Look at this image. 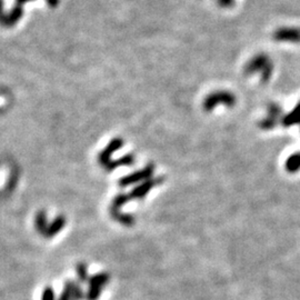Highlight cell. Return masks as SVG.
Listing matches in <instances>:
<instances>
[{"label": "cell", "instance_id": "obj_8", "mask_svg": "<svg viewBox=\"0 0 300 300\" xmlns=\"http://www.w3.org/2000/svg\"><path fill=\"white\" fill-rule=\"evenodd\" d=\"M70 286H71L72 298H74V300H83L86 298V295L84 294L82 287H80L78 282L70 281Z\"/></svg>", "mask_w": 300, "mask_h": 300}, {"label": "cell", "instance_id": "obj_9", "mask_svg": "<svg viewBox=\"0 0 300 300\" xmlns=\"http://www.w3.org/2000/svg\"><path fill=\"white\" fill-rule=\"evenodd\" d=\"M77 276H78V279L82 282L89 281L88 268L85 263H79V265L77 266Z\"/></svg>", "mask_w": 300, "mask_h": 300}, {"label": "cell", "instance_id": "obj_5", "mask_svg": "<svg viewBox=\"0 0 300 300\" xmlns=\"http://www.w3.org/2000/svg\"><path fill=\"white\" fill-rule=\"evenodd\" d=\"M151 173H152V167H151V166H150V167L148 166V167L145 168L143 171L136 172V173H133V175L123 178V179L120 180V185L128 186L130 184H133V182H137L139 180H144V179H146V178L151 176Z\"/></svg>", "mask_w": 300, "mask_h": 300}, {"label": "cell", "instance_id": "obj_4", "mask_svg": "<svg viewBox=\"0 0 300 300\" xmlns=\"http://www.w3.org/2000/svg\"><path fill=\"white\" fill-rule=\"evenodd\" d=\"M121 145H123V140L119 139V138H117V139L112 140L110 144H109L108 147L104 150L103 152H101L100 155V163L103 164V166L105 167H107V166L110 164V156L112 152H115L116 150H118Z\"/></svg>", "mask_w": 300, "mask_h": 300}, {"label": "cell", "instance_id": "obj_2", "mask_svg": "<svg viewBox=\"0 0 300 300\" xmlns=\"http://www.w3.org/2000/svg\"><path fill=\"white\" fill-rule=\"evenodd\" d=\"M274 39L277 43H300V28L295 26L279 27L274 31Z\"/></svg>", "mask_w": 300, "mask_h": 300}, {"label": "cell", "instance_id": "obj_13", "mask_svg": "<svg viewBox=\"0 0 300 300\" xmlns=\"http://www.w3.org/2000/svg\"><path fill=\"white\" fill-rule=\"evenodd\" d=\"M218 6L221 8H225V9H228V8H232L236 3V0H216Z\"/></svg>", "mask_w": 300, "mask_h": 300}, {"label": "cell", "instance_id": "obj_3", "mask_svg": "<svg viewBox=\"0 0 300 300\" xmlns=\"http://www.w3.org/2000/svg\"><path fill=\"white\" fill-rule=\"evenodd\" d=\"M247 70L248 72L260 71L263 78H267L273 70V64H271V60L267 55H257L249 62Z\"/></svg>", "mask_w": 300, "mask_h": 300}, {"label": "cell", "instance_id": "obj_10", "mask_svg": "<svg viewBox=\"0 0 300 300\" xmlns=\"http://www.w3.org/2000/svg\"><path fill=\"white\" fill-rule=\"evenodd\" d=\"M58 300H74V298H72V293H71L70 280H68L66 281V283H64V290Z\"/></svg>", "mask_w": 300, "mask_h": 300}, {"label": "cell", "instance_id": "obj_11", "mask_svg": "<svg viewBox=\"0 0 300 300\" xmlns=\"http://www.w3.org/2000/svg\"><path fill=\"white\" fill-rule=\"evenodd\" d=\"M46 214L43 213H40L37 219H36V226H37V228L40 233H44V228H46Z\"/></svg>", "mask_w": 300, "mask_h": 300}, {"label": "cell", "instance_id": "obj_6", "mask_svg": "<svg viewBox=\"0 0 300 300\" xmlns=\"http://www.w3.org/2000/svg\"><path fill=\"white\" fill-rule=\"evenodd\" d=\"M157 185V180H152V181H147L145 182V184L140 185L139 187L136 188L133 190L132 193L130 194L131 198H141L144 197L146 193H147L150 189H151L153 186Z\"/></svg>", "mask_w": 300, "mask_h": 300}, {"label": "cell", "instance_id": "obj_1", "mask_svg": "<svg viewBox=\"0 0 300 300\" xmlns=\"http://www.w3.org/2000/svg\"><path fill=\"white\" fill-rule=\"evenodd\" d=\"M89 289L86 294L87 300H98L103 288L109 282V275L106 273H100L91 278H89Z\"/></svg>", "mask_w": 300, "mask_h": 300}, {"label": "cell", "instance_id": "obj_7", "mask_svg": "<svg viewBox=\"0 0 300 300\" xmlns=\"http://www.w3.org/2000/svg\"><path fill=\"white\" fill-rule=\"evenodd\" d=\"M64 225V219L63 217H58L54 221V224H52L48 230L46 232L47 237H52L54 235H56L57 233H59L60 230L63 229V227Z\"/></svg>", "mask_w": 300, "mask_h": 300}, {"label": "cell", "instance_id": "obj_12", "mask_svg": "<svg viewBox=\"0 0 300 300\" xmlns=\"http://www.w3.org/2000/svg\"><path fill=\"white\" fill-rule=\"evenodd\" d=\"M42 300H56L55 291L52 287H46L42 294Z\"/></svg>", "mask_w": 300, "mask_h": 300}]
</instances>
